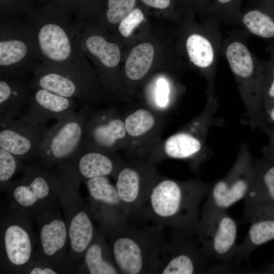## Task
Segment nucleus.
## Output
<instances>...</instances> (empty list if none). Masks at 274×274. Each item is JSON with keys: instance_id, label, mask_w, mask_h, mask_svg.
<instances>
[{"instance_id": "nucleus-1", "label": "nucleus", "mask_w": 274, "mask_h": 274, "mask_svg": "<svg viewBox=\"0 0 274 274\" xmlns=\"http://www.w3.org/2000/svg\"><path fill=\"white\" fill-rule=\"evenodd\" d=\"M210 187L199 182L156 180L148 196L141 219L164 230L194 231Z\"/></svg>"}, {"instance_id": "nucleus-2", "label": "nucleus", "mask_w": 274, "mask_h": 274, "mask_svg": "<svg viewBox=\"0 0 274 274\" xmlns=\"http://www.w3.org/2000/svg\"><path fill=\"white\" fill-rule=\"evenodd\" d=\"M41 62L55 68L93 74L81 47L79 23L63 12L27 14Z\"/></svg>"}, {"instance_id": "nucleus-3", "label": "nucleus", "mask_w": 274, "mask_h": 274, "mask_svg": "<svg viewBox=\"0 0 274 274\" xmlns=\"http://www.w3.org/2000/svg\"><path fill=\"white\" fill-rule=\"evenodd\" d=\"M105 236L121 273H160L163 228L152 224L139 226L129 221Z\"/></svg>"}, {"instance_id": "nucleus-4", "label": "nucleus", "mask_w": 274, "mask_h": 274, "mask_svg": "<svg viewBox=\"0 0 274 274\" xmlns=\"http://www.w3.org/2000/svg\"><path fill=\"white\" fill-rule=\"evenodd\" d=\"M55 172L59 181V202L67 227L70 257L78 272L86 249L99 231L89 206L80 195L81 180L74 167L62 163L56 166Z\"/></svg>"}, {"instance_id": "nucleus-5", "label": "nucleus", "mask_w": 274, "mask_h": 274, "mask_svg": "<svg viewBox=\"0 0 274 274\" xmlns=\"http://www.w3.org/2000/svg\"><path fill=\"white\" fill-rule=\"evenodd\" d=\"M41 62L33 29L25 17H1L0 76L30 77Z\"/></svg>"}, {"instance_id": "nucleus-6", "label": "nucleus", "mask_w": 274, "mask_h": 274, "mask_svg": "<svg viewBox=\"0 0 274 274\" xmlns=\"http://www.w3.org/2000/svg\"><path fill=\"white\" fill-rule=\"evenodd\" d=\"M22 176L4 189L11 209L33 217L59 202V181L55 172L37 163L28 162Z\"/></svg>"}, {"instance_id": "nucleus-7", "label": "nucleus", "mask_w": 274, "mask_h": 274, "mask_svg": "<svg viewBox=\"0 0 274 274\" xmlns=\"http://www.w3.org/2000/svg\"><path fill=\"white\" fill-rule=\"evenodd\" d=\"M33 217L19 210L1 216V269L9 273H26L35 259L36 234Z\"/></svg>"}, {"instance_id": "nucleus-8", "label": "nucleus", "mask_w": 274, "mask_h": 274, "mask_svg": "<svg viewBox=\"0 0 274 274\" xmlns=\"http://www.w3.org/2000/svg\"><path fill=\"white\" fill-rule=\"evenodd\" d=\"M162 246L160 274L223 272L205 251L197 229L193 232L170 231Z\"/></svg>"}, {"instance_id": "nucleus-9", "label": "nucleus", "mask_w": 274, "mask_h": 274, "mask_svg": "<svg viewBox=\"0 0 274 274\" xmlns=\"http://www.w3.org/2000/svg\"><path fill=\"white\" fill-rule=\"evenodd\" d=\"M90 112L89 106L81 107L49 128L35 155L38 163L50 168L70 161L82 145Z\"/></svg>"}, {"instance_id": "nucleus-10", "label": "nucleus", "mask_w": 274, "mask_h": 274, "mask_svg": "<svg viewBox=\"0 0 274 274\" xmlns=\"http://www.w3.org/2000/svg\"><path fill=\"white\" fill-rule=\"evenodd\" d=\"M33 218L38 226L35 259L58 273L77 272L70 259L66 225L58 203Z\"/></svg>"}, {"instance_id": "nucleus-11", "label": "nucleus", "mask_w": 274, "mask_h": 274, "mask_svg": "<svg viewBox=\"0 0 274 274\" xmlns=\"http://www.w3.org/2000/svg\"><path fill=\"white\" fill-rule=\"evenodd\" d=\"M197 232L205 251L223 272L235 270L239 264L235 258L237 226L227 211L200 217Z\"/></svg>"}, {"instance_id": "nucleus-12", "label": "nucleus", "mask_w": 274, "mask_h": 274, "mask_svg": "<svg viewBox=\"0 0 274 274\" xmlns=\"http://www.w3.org/2000/svg\"><path fill=\"white\" fill-rule=\"evenodd\" d=\"M31 83L34 89L42 88L74 99L82 107L89 106L98 96L94 74L55 68L42 62L33 70Z\"/></svg>"}, {"instance_id": "nucleus-13", "label": "nucleus", "mask_w": 274, "mask_h": 274, "mask_svg": "<svg viewBox=\"0 0 274 274\" xmlns=\"http://www.w3.org/2000/svg\"><path fill=\"white\" fill-rule=\"evenodd\" d=\"M84 181L89 193V207L100 232L106 235L130 221L116 186L107 176Z\"/></svg>"}, {"instance_id": "nucleus-14", "label": "nucleus", "mask_w": 274, "mask_h": 274, "mask_svg": "<svg viewBox=\"0 0 274 274\" xmlns=\"http://www.w3.org/2000/svg\"><path fill=\"white\" fill-rule=\"evenodd\" d=\"M47 123H40L23 115L0 122V148L31 162L48 129Z\"/></svg>"}, {"instance_id": "nucleus-15", "label": "nucleus", "mask_w": 274, "mask_h": 274, "mask_svg": "<svg viewBox=\"0 0 274 274\" xmlns=\"http://www.w3.org/2000/svg\"><path fill=\"white\" fill-rule=\"evenodd\" d=\"M116 188L130 221L141 219L150 191L156 180L151 168L134 165L119 167L116 174Z\"/></svg>"}, {"instance_id": "nucleus-16", "label": "nucleus", "mask_w": 274, "mask_h": 274, "mask_svg": "<svg viewBox=\"0 0 274 274\" xmlns=\"http://www.w3.org/2000/svg\"><path fill=\"white\" fill-rule=\"evenodd\" d=\"M238 167L227 178L210 187L201 207L200 217L209 216L227 209L244 199L251 187L254 171L246 167Z\"/></svg>"}, {"instance_id": "nucleus-17", "label": "nucleus", "mask_w": 274, "mask_h": 274, "mask_svg": "<svg viewBox=\"0 0 274 274\" xmlns=\"http://www.w3.org/2000/svg\"><path fill=\"white\" fill-rule=\"evenodd\" d=\"M243 224L249 223L255 217L274 212V160L269 158L254 170L250 190L245 198Z\"/></svg>"}, {"instance_id": "nucleus-18", "label": "nucleus", "mask_w": 274, "mask_h": 274, "mask_svg": "<svg viewBox=\"0 0 274 274\" xmlns=\"http://www.w3.org/2000/svg\"><path fill=\"white\" fill-rule=\"evenodd\" d=\"M126 133L124 122L111 112L91 111L85 125L82 144L108 152L117 146Z\"/></svg>"}, {"instance_id": "nucleus-19", "label": "nucleus", "mask_w": 274, "mask_h": 274, "mask_svg": "<svg viewBox=\"0 0 274 274\" xmlns=\"http://www.w3.org/2000/svg\"><path fill=\"white\" fill-rule=\"evenodd\" d=\"M79 102L42 88L35 89L24 115L40 123L62 120L76 112Z\"/></svg>"}, {"instance_id": "nucleus-20", "label": "nucleus", "mask_w": 274, "mask_h": 274, "mask_svg": "<svg viewBox=\"0 0 274 274\" xmlns=\"http://www.w3.org/2000/svg\"><path fill=\"white\" fill-rule=\"evenodd\" d=\"M34 90L31 76H0V122L22 116Z\"/></svg>"}, {"instance_id": "nucleus-21", "label": "nucleus", "mask_w": 274, "mask_h": 274, "mask_svg": "<svg viewBox=\"0 0 274 274\" xmlns=\"http://www.w3.org/2000/svg\"><path fill=\"white\" fill-rule=\"evenodd\" d=\"M104 152L82 144L70 161L81 181L102 176L115 175L119 167Z\"/></svg>"}, {"instance_id": "nucleus-22", "label": "nucleus", "mask_w": 274, "mask_h": 274, "mask_svg": "<svg viewBox=\"0 0 274 274\" xmlns=\"http://www.w3.org/2000/svg\"><path fill=\"white\" fill-rule=\"evenodd\" d=\"M78 271L90 274L121 273L109 242L99 231L86 249Z\"/></svg>"}, {"instance_id": "nucleus-23", "label": "nucleus", "mask_w": 274, "mask_h": 274, "mask_svg": "<svg viewBox=\"0 0 274 274\" xmlns=\"http://www.w3.org/2000/svg\"><path fill=\"white\" fill-rule=\"evenodd\" d=\"M248 231L242 242L237 245L235 258L247 260L251 253L257 248L274 240V212L259 215L249 223Z\"/></svg>"}, {"instance_id": "nucleus-24", "label": "nucleus", "mask_w": 274, "mask_h": 274, "mask_svg": "<svg viewBox=\"0 0 274 274\" xmlns=\"http://www.w3.org/2000/svg\"><path fill=\"white\" fill-rule=\"evenodd\" d=\"M154 55V47L149 43H141L134 47L125 62L127 77L132 80L142 79L151 67Z\"/></svg>"}, {"instance_id": "nucleus-25", "label": "nucleus", "mask_w": 274, "mask_h": 274, "mask_svg": "<svg viewBox=\"0 0 274 274\" xmlns=\"http://www.w3.org/2000/svg\"><path fill=\"white\" fill-rule=\"evenodd\" d=\"M225 55L232 72L237 76L248 78L255 70V61L247 46L239 41H233L227 46Z\"/></svg>"}, {"instance_id": "nucleus-26", "label": "nucleus", "mask_w": 274, "mask_h": 274, "mask_svg": "<svg viewBox=\"0 0 274 274\" xmlns=\"http://www.w3.org/2000/svg\"><path fill=\"white\" fill-rule=\"evenodd\" d=\"M242 21L252 34L265 39H274V14L258 6L245 12Z\"/></svg>"}, {"instance_id": "nucleus-27", "label": "nucleus", "mask_w": 274, "mask_h": 274, "mask_svg": "<svg viewBox=\"0 0 274 274\" xmlns=\"http://www.w3.org/2000/svg\"><path fill=\"white\" fill-rule=\"evenodd\" d=\"M186 48L191 61L196 66L208 68L215 61V51L211 41L206 37L194 33L186 42Z\"/></svg>"}, {"instance_id": "nucleus-28", "label": "nucleus", "mask_w": 274, "mask_h": 274, "mask_svg": "<svg viewBox=\"0 0 274 274\" xmlns=\"http://www.w3.org/2000/svg\"><path fill=\"white\" fill-rule=\"evenodd\" d=\"M201 143L193 136L186 133H178L169 136L164 144L165 154L176 159H186L200 150Z\"/></svg>"}, {"instance_id": "nucleus-29", "label": "nucleus", "mask_w": 274, "mask_h": 274, "mask_svg": "<svg viewBox=\"0 0 274 274\" xmlns=\"http://www.w3.org/2000/svg\"><path fill=\"white\" fill-rule=\"evenodd\" d=\"M23 159L0 148V186L4 189L12 182L13 177L23 172L26 165Z\"/></svg>"}, {"instance_id": "nucleus-30", "label": "nucleus", "mask_w": 274, "mask_h": 274, "mask_svg": "<svg viewBox=\"0 0 274 274\" xmlns=\"http://www.w3.org/2000/svg\"><path fill=\"white\" fill-rule=\"evenodd\" d=\"M155 124L153 115L148 110H137L125 119L124 125L126 133L130 136L138 137L150 130Z\"/></svg>"}, {"instance_id": "nucleus-31", "label": "nucleus", "mask_w": 274, "mask_h": 274, "mask_svg": "<svg viewBox=\"0 0 274 274\" xmlns=\"http://www.w3.org/2000/svg\"><path fill=\"white\" fill-rule=\"evenodd\" d=\"M136 0H108L105 14L106 23L119 24L134 9Z\"/></svg>"}, {"instance_id": "nucleus-32", "label": "nucleus", "mask_w": 274, "mask_h": 274, "mask_svg": "<svg viewBox=\"0 0 274 274\" xmlns=\"http://www.w3.org/2000/svg\"><path fill=\"white\" fill-rule=\"evenodd\" d=\"M144 15L138 8L134 9L119 23L118 30L124 37H128L144 20Z\"/></svg>"}, {"instance_id": "nucleus-33", "label": "nucleus", "mask_w": 274, "mask_h": 274, "mask_svg": "<svg viewBox=\"0 0 274 274\" xmlns=\"http://www.w3.org/2000/svg\"><path fill=\"white\" fill-rule=\"evenodd\" d=\"M271 58L265 66L266 72L265 78V95L267 100L274 105V47L271 50Z\"/></svg>"}, {"instance_id": "nucleus-34", "label": "nucleus", "mask_w": 274, "mask_h": 274, "mask_svg": "<svg viewBox=\"0 0 274 274\" xmlns=\"http://www.w3.org/2000/svg\"><path fill=\"white\" fill-rule=\"evenodd\" d=\"M213 1L210 8L214 11L227 12L236 11L241 0H211Z\"/></svg>"}, {"instance_id": "nucleus-35", "label": "nucleus", "mask_w": 274, "mask_h": 274, "mask_svg": "<svg viewBox=\"0 0 274 274\" xmlns=\"http://www.w3.org/2000/svg\"><path fill=\"white\" fill-rule=\"evenodd\" d=\"M169 87L166 81L160 79L157 82L156 88V101L161 107L165 106L168 101Z\"/></svg>"}, {"instance_id": "nucleus-36", "label": "nucleus", "mask_w": 274, "mask_h": 274, "mask_svg": "<svg viewBox=\"0 0 274 274\" xmlns=\"http://www.w3.org/2000/svg\"><path fill=\"white\" fill-rule=\"evenodd\" d=\"M29 274H57L58 272L53 268L40 263L35 260L28 267L26 273Z\"/></svg>"}, {"instance_id": "nucleus-37", "label": "nucleus", "mask_w": 274, "mask_h": 274, "mask_svg": "<svg viewBox=\"0 0 274 274\" xmlns=\"http://www.w3.org/2000/svg\"><path fill=\"white\" fill-rule=\"evenodd\" d=\"M142 2L150 7L159 9H165L170 5L171 0H141Z\"/></svg>"}, {"instance_id": "nucleus-38", "label": "nucleus", "mask_w": 274, "mask_h": 274, "mask_svg": "<svg viewBox=\"0 0 274 274\" xmlns=\"http://www.w3.org/2000/svg\"><path fill=\"white\" fill-rule=\"evenodd\" d=\"M258 6L263 8L274 14V0H258Z\"/></svg>"}, {"instance_id": "nucleus-39", "label": "nucleus", "mask_w": 274, "mask_h": 274, "mask_svg": "<svg viewBox=\"0 0 274 274\" xmlns=\"http://www.w3.org/2000/svg\"><path fill=\"white\" fill-rule=\"evenodd\" d=\"M262 273L274 274V259L269 264L265 266V268Z\"/></svg>"}, {"instance_id": "nucleus-40", "label": "nucleus", "mask_w": 274, "mask_h": 274, "mask_svg": "<svg viewBox=\"0 0 274 274\" xmlns=\"http://www.w3.org/2000/svg\"><path fill=\"white\" fill-rule=\"evenodd\" d=\"M268 111V116L270 120L274 123V105L271 106Z\"/></svg>"}, {"instance_id": "nucleus-41", "label": "nucleus", "mask_w": 274, "mask_h": 274, "mask_svg": "<svg viewBox=\"0 0 274 274\" xmlns=\"http://www.w3.org/2000/svg\"><path fill=\"white\" fill-rule=\"evenodd\" d=\"M271 146H272V149H273V153H272V154H271L270 157L269 158L274 160V134L273 135V136L272 137Z\"/></svg>"}, {"instance_id": "nucleus-42", "label": "nucleus", "mask_w": 274, "mask_h": 274, "mask_svg": "<svg viewBox=\"0 0 274 274\" xmlns=\"http://www.w3.org/2000/svg\"><path fill=\"white\" fill-rule=\"evenodd\" d=\"M75 1H79V2H81V1H84L85 0H75Z\"/></svg>"}, {"instance_id": "nucleus-43", "label": "nucleus", "mask_w": 274, "mask_h": 274, "mask_svg": "<svg viewBox=\"0 0 274 274\" xmlns=\"http://www.w3.org/2000/svg\"><path fill=\"white\" fill-rule=\"evenodd\" d=\"M205 2H210L211 1V0H204Z\"/></svg>"}, {"instance_id": "nucleus-44", "label": "nucleus", "mask_w": 274, "mask_h": 274, "mask_svg": "<svg viewBox=\"0 0 274 274\" xmlns=\"http://www.w3.org/2000/svg\"><path fill=\"white\" fill-rule=\"evenodd\" d=\"M5 1H6V0H5Z\"/></svg>"}]
</instances>
